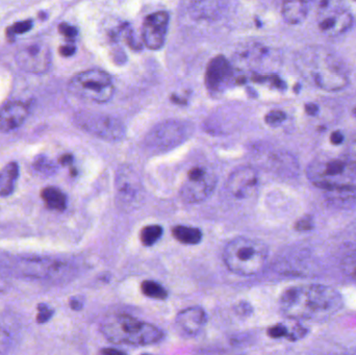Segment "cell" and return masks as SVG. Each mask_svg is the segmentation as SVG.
<instances>
[{"label":"cell","instance_id":"cell-1","mask_svg":"<svg viewBox=\"0 0 356 355\" xmlns=\"http://www.w3.org/2000/svg\"><path fill=\"white\" fill-rule=\"evenodd\" d=\"M343 306L342 295L334 288L323 285L295 286L286 289L280 299L282 314L297 321L330 320Z\"/></svg>","mask_w":356,"mask_h":355},{"label":"cell","instance_id":"cell-2","mask_svg":"<svg viewBox=\"0 0 356 355\" xmlns=\"http://www.w3.org/2000/svg\"><path fill=\"white\" fill-rule=\"evenodd\" d=\"M297 69L309 83L323 91L337 92L349 85V75L343 60L320 46L305 48L296 60Z\"/></svg>","mask_w":356,"mask_h":355},{"label":"cell","instance_id":"cell-3","mask_svg":"<svg viewBox=\"0 0 356 355\" xmlns=\"http://www.w3.org/2000/svg\"><path fill=\"white\" fill-rule=\"evenodd\" d=\"M100 331L108 342L116 345H154L164 339L162 329L129 315L106 317Z\"/></svg>","mask_w":356,"mask_h":355},{"label":"cell","instance_id":"cell-4","mask_svg":"<svg viewBox=\"0 0 356 355\" xmlns=\"http://www.w3.org/2000/svg\"><path fill=\"white\" fill-rule=\"evenodd\" d=\"M307 174L319 189L339 194L356 191V165L348 158L314 160Z\"/></svg>","mask_w":356,"mask_h":355},{"label":"cell","instance_id":"cell-5","mask_svg":"<svg viewBox=\"0 0 356 355\" xmlns=\"http://www.w3.org/2000/svg\"><path fill=\"white\" fill-rule=\"evenodd\" d=\"M269 256L264 242L247 237L232 240L223 250V261L228 270L241 276H252L263 270Z\"/></svg>","mask_w":356,"mask_h":355},{"label":"cell","instance_id":"cell-6","mask_svg":"<svg viewBox=\"0 0 356 355\" xmlns=\"http://www.w3.org/2000/svg\"><path fill=\"white\" fill-rule=\"evenodd\" d=\"M68 89L76 97L96 104L110 101L115 94L112 77L99 69H90L74 75L69 81Z\"/></svg>","mask_w":356,"mask_h":355},{"label":"cell","instance_id":"cell-7","mask_svg":"<svg viewBox=\"0 0 356 355\" xmlns=\"http://www.w3.org/2000/svg\"><path fill=\"white\" fill-rule=\"evenodd\" d=\"M217 181V174L211 167L203 165L193 167L180 187V199L188 204L205 201L215 191Z\"/></svg>","mask_w":356,"mask_h":355},{"label":"cell","instance_id":"cell-8","mask_svg":"<svg viewBox=\"0 0 356 355\" xmlns=\"http://www.w3.org/2000/svg\"><path fill=\"white\" fill-rule=\"evenodd\" d=\"M191 135L190 126L177 120L165 121L154 126L145 138V147L152 154H164L181 145Z\"/></svg>","mask_w":356,"mask_h":355},{"label":"cell","instance_id":"cell-9","mask_svg":"<svg viewBox=\"0 0 356 355\" xmlns=\"http://www.w3.org/2000/svg\"><path fill=\"white\" fill-rule=\"evenodd\" d=\"M74 120L79 129L106 141H121L127 133L124 124L110 115L79 112L75 115Z\"/></svg>","mask_w":356,"mask_h":355},{"label":"cell","instance_id":"cell-10","mask_svg":"<svg viewBox=\"0 0 356 355\" xmlns=\"http://www.w3.org/2000/svg\"><path fill=\"white\" fill-rule=\"evenodd\" d=\"M317 24L324 35L336 37L351 28L353 16L344 0H321L317 15Z\"/></svg>","mask_w":356,"mask_h":355},{"label":"cell","instance_id":"cell-11","mask_svg":"<svg viewBox=\"0 0 356 355\" xmlns=\"http://www.w3.org/2000/svg\"><path fill=\"white\" fill-rule=\"evenodd\" d=\"M17 65L21 70L33 74H43L51 65V52L47 44L38 40L25 42L17 50Z\"/></svg>","mask_w":356,"mask_h":355},{"label":"cell","instance_id":"cell-12","mask_svg":"<svg viewBox=\"0 0 356 355\" xmlns=\"http://www.w3.org/2000/svg\"><path fill=\"white\" fill-rule=\"evenodd\" d=\"M169 14L165 10L146 17L142 27L144 45L150 50H159L164 46L168 33Z\"/></svg>","mask_w":356,"mask_h":355},{"label":"cell","instance_id":"cell-13","mask_svg":"<svg viewBox=\"0 0 356 355\" xmlns=\"http://www.w3.org/2000/svg\"><path fill=\"white\" fill-rule=\"evenodd\" d=\"M259 185V174L252 167H238L232 171L226 183V189L236 199H245L253 195Z\"/></svg>","mask_w":356,"mask_h":355},{"label":"cell","instance_id":"cell-14","mask_svg":"<svg viewBox=\"0 0 356 355\" xmlns=\"http://www.w3.org/2000/svg\"><path fill=\"white\" fill-rule=\"evenodd\" d=\"M116 191L118 204L123 208H129L137 202L141 192V181L131 167L123 166L119 169L116 177Z\"/></svg>","mask_w":356,"mask_h":355},{"label":"cell","instance_id":"cell-15","mask_svg":"<svg viewBox=\"0 0 356 355\" xmlns=\"http://www.w3.org/2000/svg\"><path fill=\"white\" fill-rule=\"evenodd\" d=\"M20 270L26 276L33 279H60L68 273L69 267L67 263L60 261L43 260V258H31V260H23L19 264Z\"/></svg>","mask_w":356,"mask_h":355},{"label":"cell","instance_id":"cell-16","mask_svg":"<svg viewBox=\"0 0 356 355\" xmlns=\"http://www.w3.org/2000/svg\"><path fill=\"white\" fill-rule=\"evenodd\" d=\"M234 70L227 58L218 56L211 60L205 73V85L211 93H221L229 85Z\"/></svg>","mask_w":356,"mask_h":355},{"label":"cell","instance_id":"cell-17","mask_svg":"<svg viewBox=\"0 0 356 355\" xmlns=\"http://www.w3.org/2000/svg\"><path fill=\"white\" fill-rule=\"evenodd\" d=\"M207 322L205 311L200 306H191L178 313L177 325L188 336H196L202 331Z\"/></svg>","mask_w":356,"mask_h":355},{"label":"cell","instance_id":"cell-18","mask_svg":"<svg viewBox=\"0 0 356 355\" xmlns=\"http://www.w3.org/2000/svg\"><path fill=\"white\" fill-rule=\"evenodd\" d=\"M26 104L20 101L10 102L0 110V131L10 133L19 129L29 117Z\"/></svg>","mask_w":356,"mask_h":355},{"label":"cell","instance_id":"cell-19","mask_svg":"<svg viewBox=\"0 0 356 355\" xmlns=\"http://www.w3.org/2000/svg\"><path fill=\"white\" fill-rule=\"evenodd\" d=\"M227 3L228 0H192L190 14L197 20H215L223 14Z\"/></svg>","mask_w":356,"mask_h":355},{"label":"cell","instance_id":"cell-20","mask_svg":"<svg viewBox=\"0 0 356 355\" xmlns=\"http://www.w3.org/2000/svg\"><path fill=\"white\" fill-rule=\"evenodd\" d=\"M309 12V0H284L282 3V16L288 24H300L307 19Z\"/></svg>","mask_w":356,"mask_h":355},{"label":"cell","instance_id":"cell-21","mask_svg":"<svg viewBox=\"0 0 356 355\" xmlns=\"http://www.w3.org/2000/svg\"><path fill=\"white\" fill-rule=\"evenodd\" d=\"M18 176L19 165L17 163H8L0 170V196L1 197L12 195L13 192L15 191Z\"/></svg>","mask_w":356,"mask_h":355},{"label":"cell","instance_id":"cell-22","mask_svg":"<svg viewBox=\"0 0 356 355\" xmlns=\"http://www.w3.org/2000/svg\"><path fill=\"white\" fill-rule=\"evenodd\" d=\"M41 198L49 210L64 212L67 208V196L56 187H47L41 192Z\"/></svg>","mask_w":356,"mask_h":355},{"label":"cell","instance_id":"cell-23","mask_svg":"<svg viewBox=\"0 0 356 355\" xmlns=\"http://www.w3.org/2000/svg\"><path fill=\"white\" fill-rule=\"evenodd\" d=\"M172 233L178 242L186 245H197L202 241V231L196 227L177 225L173 229Z\"/></svg>","mask_w":356,"mask_h":355},{"label":"cell","instance_id":"cell-24","mask_svg":"<svg viewBox=\"0 0 356 355\" xmlns=\"http://www.w3.org/2000/svg\"><path fill=\"white\" fill-rule=\"evenodd\" d=\"M163 227L158 224L147 225L143 227L140 233V240L146 247L154 245L162 238Z\"/></svg>","mask_w":356,"mask_h":355},{"label":"cell","instance_id":"cell-25","mask_svg":"<svg viewBox=\"0 0 356 355\" xmlns=\"http://www.w3.org/2000/svg\"><path fill=\"white\" fill-rule=\"evenodd\" d=\"M141 291L146 297L164 300L168 297V291L160 283L154 281H145L142 283Z\"/></svg>","mask_w":356,"mask_h":355},{"label":"cell","instance_id":"cell-26","mask_svg":"<svg viewBox=\"0 0 356 355\" xmlns=\"http://www.w3.org/2000/svg\"><path fill=\"white\" fill-rule=\"evenodd\" d=\"M342 268L349 277L356 281V248L345 256Z\"/></svg>","mask_w":356,"mask_h":355},{"label":"cell","instance_id":"cell-27","mask_svg":"<svg viewBox=\"0 0 356 355\" xmlns=\"http://www.w3.org/2000/svg\"><path fill=\"white\" fill-rule=\"evenodd\" d=\"M286 114L282 110H272L266 115L265 122L269 126L277 127L286 121Z\"/></svg>","mask_w":356,"mask_h":355},{"label":"cell","instance_id":"cell-28","mask_svg":"<svg viewBox=\"0 0 356 355\" xmlns=\"http://www.w3.org/2000/svg\"><path fill=\"white\" fill-rule=\"evenodd\" d=\"M268 336L272 339H282L286 338L288 340L289 337V325L284 323H277L268 329Z\"/></svg>","mask_w":356,"mask_h":355},{"label":"cell","instance_id":"cell-29","mask_svg":"<svg viewBox=\"0 0 356 355\" xmlns=\"http://www.w3.org/2000/svg\"><path fill=\"white\" fill-rule=\"evenodd\" d=\"M314 227H315V223H314V219L312 216L302 217L295 223V229L297 231H300V233H307V231H313Z\"/></svg>","mask_w":356,"mask_h":355},{"label":"cell","instance_id":"cell-30","mask_svg":"<svg viewBox=\"0 0 356 355\" xmlns=\"http://www.w3.org/2000/svg\"><path fill=\"white\" fill-rule=\"evenodd\" d=\"M52 316H54V310H52L50 306H48L47 304H42L38 306V323L43 324V323H46L48 320H50Z\"/></svg>","mask_w":356,"mask_h":355},{"label":"cell","instance_id":"cell-31","mask_svg":"<svg viewBox=\"0 0 356 355\" xmlns=\"http://www.w3.org/2000/svg\"><path fill=\"white\" fill-rule=\"evenodd\" d=\"M10 287V277H8V272L4 268L2 263L0 262V293L6 291L8 288Z\"/></svg>","mask_w":356,"mask_h":355},{"label":"cell","instance_id":"cell-32","mask_svg":"<svg viewBox=\"0 0 356 355\" xmlns=\"http://www.w3.org/2000/svg\"><path fill=\"white\" fill-rule=\"evenodd\" d=\"M35 167L39 171H45L46 173L52 172L54 170V164L50 160H46L44 158H40L39 160H35Z\"/></svg>","mask_w":356,"mask_h":355},{"label":"cell","instance_id":"cell-33","mask_svg":"<svg viewBox=\"0 0 356 355\" xmlns=\"http://www.w3.org/2000/svg\"><path fill=\"white\" fill-rule=\"evenodd\" d=\"M31 27H33L31 21H21V22L16 23V24L12 27V31L14 35H19V33H26Z\"/></svg>","mask_w":356,"mask_h":355},{"label":"cell","instance_id":"cell-34","mask_svg":"<svg viewBox=\"0 0 356 355\" xmlns=\"http://www.w3.org/2000/svg\"><path fill=\"white\" fill-rule=\"evenodd\" d=\"M10 336L4 329H0V354H6L10 347Z\"/></svg>","mask_w":356,"mask_h":355},{"label":"cell","instance_id":"cell-35","mask_svg":"<svg viewBox=\"0 0 356 355\" xmlns=\"http://www.w3.org/2000/svg\"><path fill=\"white\" fill-rule=\"evenodd\" d=\"M60 33L68 38H74L77 35V29L74 26L63 23L60 25Z\"/></svg>","mask_w":356,"mask_h":355},{"label":"cell","instance_id":"cell-36","mask_svg":"<svg viewBox=\"0 0 356 355\" xmlns=\"http://www.w3.org/2000/svg\"><path fill=\"white\" fill-rule=\"evenodd\" d=\"M344 141L345 135L342 131H336L330 135V142H332V144H334V145H341V144H343V142Z\"/></svg>","mask_w":356,"mask_h":355},{"label":"cell","instance_id":"cell-37","mask_svg":"<svg viewBox=\"0 0 356 355\" xmlns=\"http://www.w3.org/2000/svg\"><path fill=\"white\" fill-rule=\"evenodd\" d=\"M305 113L309 116H317L320 112V108L318 104H314V102H309V104H305Z\"/></svg>","mask_w":356,"mask_h":355},{"label":"cell","instance_id":"cell-38","mask_svg":"<svg viewBox=\"0 0 356 355\" xmlns=\"http://www.w3.org/2000/svg\"><path fill=\"white\" fill-rule=\"evenodd\" d=\"M60 52L63 56H71L74 54L75 47L71 45L63 46L60 47Z\"/></svg>","mask_w":356,"mask_h":355},{"label":"cell","instance_id":"cell-39","mask_svg":"<svg viewBox=\"0 0 356 355\" xmlns=\"http://www.w3.org/2000/svg\"><path fill=\"white\" fill-rule=\"evenodd\" d=\"M347 158L356 165V140L351 143L350 147H349L348 158Z\"/></svg>","mask_w":356,"mask_h":355},{"label":"cell","instance_id":"cell-40","mask_svg":"<svg viewBox=\"0 0 356 355\" xmlns=\"http://www.w3.org/2000/svg\"><path fill=\"white\" fill-rule=\"evenodd\" d=\"M70 308L74 311L81 310V308H83V302L77 299V298H73V299L70 300Z\"/></svg>","mask_w":356,"mask_h":355},{"label":"cell","instance_id":"cell-41","mask_svg":"<svg viewBox=\"0 0 356 355\" xmlns=\"http://www.w3.org/2000/svg\"><path fill=\"white\" fill-rule=\"evenodd\" d=\"M60 163L62 165H71L73 163V156L71 154H65L60 158Z\"/></svg>","mask_w":356,"mask_h":355},{"label":"cell","instance_id":"cell-42","mask_svg":"<svg viewBox=\"0 0 356 355\" xmlns=\"http://www.w3.org/2000/svg\"><path fill=\"white\" fill-rule=\"evenodd\" d=\"M102 354H108V355H112V354H124V352H120V350L118 349H112V348H108V349L102 350Z\"/></svg>","mask_w":356,"mask_h":355},{"label":"cell","instance_id":"cell-43","mask_svg":"<svg viewBox=\"0 0 356 355\" xmlns=\"http://www.w3.org/2000/svg\"><path fill=\"white\" fill-rule=\"evenodd\" d=\"M353 112H355V115L356 116V106H355V110H353Z\"/></svg>","mask_w":356,"mask_h":355},{"label":"cell","instance_id":"cell-44","mask_svg":"<svg viewBox=\"0 0 356 355\" xmlns=\"http://www.w3.org/2000/svg\"><path fill=\"white\" fill-rule=\"evenodd\" d=\"M353 1H355V2H356V0H353Z\"/></svg>","mask_w":356,"mask_h":355}]
</instances>
